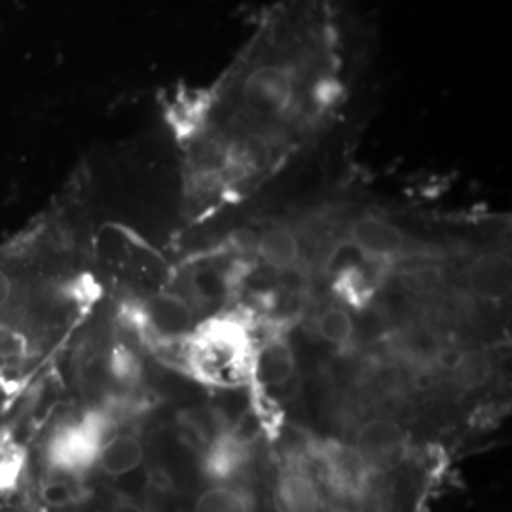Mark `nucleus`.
<instances>
[{"label":"nucleus","mask_w":512,"mask_h":512,"mask_svg":"<svg viewBox=\"0 0 512 512\" xmlns=\"http://www.w3.org/2000/svg\"><path fill=\"white\" fill-rule=\"evenodd\" d=\"M317 332L325 342H329L332 346L346 348L353 342V336H355L353 317L342 306L329 308L319 315Z\"/></svg>","instance_id":"16"},{"label":"nucleus","mask_w":512,"mask_h":512,"mask_svg":"<svg viewBox=\"0 0 512 512\" xmlns=\"http://www.w3.org/2000/svg\"><path fill=\"white\" fill-rule=\"evenodd\" d=\"M74 482L71 476L52 475L48 476L40 486V497L48 507L61 509L71 505L76 499Z\"/></svg>","instance_id":"18"},{"label":"nucleus","mask_w":512,"mask_h":512,"mask_svg":"<svg viewBox=\"0 0 512 512\" xmlns=\"http://www.w3.org/2000/svg\"><path fill=\"white\" fill-rule=\"evenodd\" d=\"M145 459L141 440L129 433H116L105 440L99 450L97 467L109 476H124L133 473Z\"/></svg>","instance_id":"13"},{"label":"nucleus","mask_w":512,"mask_h":512,"mask_svg":"<svg viewBox=\"0 0 512 512\" xmlns=\"http://www.w3.org/2000/svg\"><path fill=\"white\" fill-rule=\"evenodd\" d=\"M274 505L277 512H319L321 494L310 476L287 471L275 482Z\"/></svg>","instance_id":"12"},{"label":"nucleus","mask_w":512,"mask_h":512,"mask_svg":"<svg viewBox=\"0 0 512 512\" xmlns=\"http://www.w3.org/2000/svg\"><path fill=\"white\" fill-rule=\"evenodd\" d=\"M294 353L285 338L274 336L255 349L251 382L262 387L285 385L294 374Z\"/></svg>","instance_id":"11"},{"label":"nucleus","mask_w":512,"mask_h":512,"mask_svg":"<svg viewBox=\"0 0 512 512\" xmlns=\"http://www.w3.org/2000/svg\"><path fill=\"white\" fill-rule=\"evenodd\" d=\"M194 512H251V505L238 490L215 486L198 497Z\"/></svg>","instance_id":"17"},{"label":"nucleus","mask_w":512,"mask_h":512,"mask_svg":"<svg viewBox=\"0 0 512 512\" xmlns=\"http://www.w3.org/2000/svg\"><path fill=\"white\" fill-rule=\"evenodd\" d=\"M256 253L275 272H291L302 260V239L287 222L266 226L256 238Z\"/></svg>","instance_id":"9"},{"label":"nucleus","mask_w":512,"mask_h":512,"mask_svg":"<svg viewBox=\"0 0 512 512\" xmlns=\"http://www.w3.org/2000/svg\"><path fill=\"white\" fill-rule=\"evenodd\" d=\"M249 461V444L236 431H219L203 456V473L215 482L239 475Z\"/></svg>","instance_id":"10"},{"label":"nucleus","mask_w":512,"mask_h":512,"mask_svg":"<svg viewBox=\"0 0 512 512\" xmlns=\"http://www.w3.org/2000/svg\"><path fill=\"white\" fill-rule=\"evenodd\" d=\"M109 412H88L80 420L61 425L46 446V459L54 475L73 476L97 463L105 440L109 439Z\"/></svg>","instance_id":"4"},{"label":"nucleus","mask_w":512,"mask_h":512,"mask_svg":"<svg viewBox=\"0 0 512 512\" xmlns=\"http://www.w3.org/2000/svg\"><path fill=\"white\" fill-rule=\"evenodd\" d=\"M467 291L482 302H499L511 289V260L503 251L476 256L465 274Z\"/></svg>","instance_id":"8"},{"label":"nucleus","mask_w":512,"mask_h":512,"mask_svg":"<svg viewBox=\"0 0 512 512\" xmlns=\"http://www.w3.org/2000/svg\"><path fill=\"white\" fill-rule=\"evenodd\" d=\"M450 372L454 384L458 385L461 391H476L490 382L494 363L490 353L484 349H465L456 355L454 363L450 365Z\"/></svg>","instance_id":"15"},{"label":"nucleus","mask_w":512,"mask_h":512,"mask_svg":"<svg viewBox=\"0 0 512 512\" xmlns=\"http://www.w3.org/2000/svg\"><path fill=\"white\" fill-rule=\"evenodd\" d=\"M315 456L323 465L330 488L340 494L357 495L363 492L368 476L372 475L357 450L342 442H321Z\"/></svg>","instance_id":"7"},{"label":"nucleus","mask_w":512,"mask_h":512,"mask_svg":"<svg viewBox=\"0 0 512 512\" xmlns=\"http://www.w3.org/2000/svg\"><path fill=\"white\" fill-rule=\"evenodd\" d=\"M137 323L145 332L160 340H173L186 334L190 336L194 327V313L181 296L156 294L139 306Z\"/></svg>","instance_id":"6"},{"label":"nucleus","mask_w":512,"mask_h":512,"mask_svg":"<svg viewBox=\"0 0 512 512\" xmlns=\"http://www.w3.org/2000/svg\"><path fill=\"white\" fill-rule=\"evenodd\" d=\"M366 63L368 29L353 0H272L211 84L165 105L190 213L238 202L329 131Z\"/></svg>","instance_id":"1"},{"label":"nucleus","mask_w":512,"mask_h":512,"mask_svg":"<svg viewBox=\"0 0 512 512\" xmlns=\"http://www.w3.org/2000/svg\"><path fill=\"white\" fill-rule=\"evenodd\" d=\"M346 241L370 264H391L410 258H427L439 251L435 245L408 234L384 213L366 211L346 224Z\"/></svg>","instance_id":"3"},{"label":"nucleus","mask_w":512,"mask_h":512,"mask_svg":"<svg viewBox=\"0 0 512 512\" xmlns=\"http://www.w3.org/2000/svg\"><path fill=\"white\" fill-rule=\"evenodd\" d=\"M253 332L245 317L215 315L190 332L186 361L203 384L232 389L251 382L255 357Z\"/></svg>","instance_id":"2"},{"label":"nucleus","mask_w":512,"mask_h":512,"mask_svg":"<svg viewBox=\"0 0 512 512\" xmlns=\"http://www.w3.org/2000/svg\"><path fill=\"white\" fill-rule=\"evenodd\" d=\"M332 293L338 298L340 306L361 311L372 304L376 294V283L372 275L368 274V268L349 262L346 266L338 268L334 275Z\"/></svg>","instance_id":"14"},{"label":"nucleus","mask_w":512,"mask_h":512,"mask_svg":"<svg viewBox=\"0 0 512 512\" xmlns=\"http://www.w3.org/2000/svg\"><path fill=\"white\" fill-rule=\"evenodd\" d=\"M110 372L116 380L131 384L139 376V363L128 349L116 348L110 353Z\"/></svg>","instance_id":"19"},{"label":"nucleus","mask_w":512,"mask_h":512,"mask_svg":"<svg viewBox=\"0 0 512 512\" xmlns=\"http://www.w3.org/2000/svg\"><path fill=\"white\" fill-rule=\"evenodd\" d=\"M112 512H147L143 507L135 505V503H129V501H120L114 505Z\"/></svg>","instance_id":"20"},{"label":"nucleus","mask_w":512,"mask_h":512,"mask_svg":"<svg viewBox=\"0 0 512 512\" xmlns=\"http://www.w3.org/2000/svg\"><path fill=\"white\" fill-rule=\"evenodd\" d=\"M370 473H385L399 465L406 452L403 425L389 418H374L361 425L351 444Z\"/></svg>","instance_id":"5"}]
</instances>
